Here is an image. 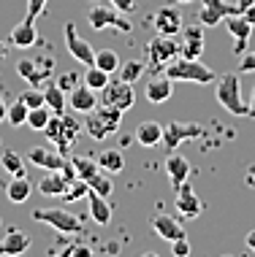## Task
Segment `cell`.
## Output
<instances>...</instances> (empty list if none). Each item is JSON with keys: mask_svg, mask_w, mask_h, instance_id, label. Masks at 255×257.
<instances>
[{"mask_svg": "<svg viewBox=\"0 0 255 257\" xmlns=\"http://www.w3.org/2000/svg\"><path fill=\"white\" fill-rule=\"evenodd\" d=\"M166 76L171 81H190V84H209V81H215V71H209L201 62V57L190 60V57H182V54L166 65Z\"/></svg>", "mask_w": 255, "mask_h": 257, "instance_id": "cell-1", "label": "cell"}, {"mask_svg": "<svg viewBox=\"0 0 255 257\" xmlns=\"http://www.w3.org/2000/svg\"><path fill=\"white\" fill-rule=\"evenodd\" d=\"M215 98L228 114L233 116H247V103L242 98V81H239L236 73H225L217 79L215 87Z\"/></svg>", "mask_w": 255, "mask_h": 257, "instance_id": "cell-2", "label": "cell"}, {"mask_svg": "<svg viewBox=\"0 0 255 257\" xmlns=\"http://www.w3.org/2000/svg\"><path fill=\"white\" fill-rule=\"evenodd\" d=\"M120 122H122V111L114 108V106H106V103H101V106H95L87 114L84 127H87V133L93 136L95 141H101V138H106L109 133H117Z\"/></svg>", "mask_w": 255, "mask_h": 257, "instance_id": "cell-3", "label": "cell"}, {"mask_svg": "<svg viewBox=\"0 0 255 257\" xmlns=\"http://www.w3.org/2000/svg\"><path fill=\"white\" fill-rule=\"evenodd\" d=\"M79 127L81 124L76 122V119H71V116H65V114H52V119H49V124L44 127V133H46V138L57 147L60 152H65L73 147V141H76V136H79Z\"/></svg>", "mask_w": 255, "mask_h": 257, "instance_id": "cell-4", "label": "cell"}, {"mask_svg": "<svg viewBox=\"0 0 255 257\" xmlns=\"http://www.w3.org/2000/svg\"><path fill=\"white\" fill-rule=\"evenodd\" d=\"M33 219L36 222H46V225H52L54 230L60 233H81V219L73 217L71 211H65V208H36L33 211Z\"/></svg>", "mask_w": 255, "mask_h": 257, "instance_id": "cell-5", "label": "cell"}, {"mask_svg": "<svg viewBox=\"0 0 255 257\" xmlns=\"http://www.w3.org/2000/svg\"><path fill=\"white\" fill-rule=\"evenodd\" d=\"M206 130L196 122H168L163 124V144L166 152H177L182 141H193V138H201Z\"/></svg>", "mask_w": 255, "mask_h": 257, "instance_id": "cell-6", "label": "cell"}, {"mask_svg": "<svg viewBox=\"0 0 255 257\" xmlns=\"http://www.w3.org/2000/svg\"><path fill=\"white\" fill-rule=\"evenodd\" d=\"M147 57H149L147 62L152 68H163L166 71L168 62L179 57V44L174 41V36H160L157 33V38H152L147 46Z\"/></svg>", "mask_w": 255, "mask_h": 257, "instance_id": "cell-7", "label": "cell"}, {"mask_svg": "<svg viewBox=\"0 0 255 257\" xmlns=\"http://www.w3.org/2000/svg\"><path fill=\"white\" fill-rule=\"evenodd\" d=\"M101 103L114 106V108H120L122 114H125V111H130V108H133V103H136L133 87H130L128 81H122V79L109 81V84L101 89Z\"/></svg>", "mask_w": 255, "mask_h": 257, "instance_id": "cell-8", "label": "cell"}, {"mask_svg": "<svg viewBox=\"0 0 255 257\" xmlns=\"http://www.w3.org/2000/svg\"><path fill=\"white\" fill-rule=\"evenodd\" d=\"M52 71H54V60L52 57H36V60H19L17 62V73L33 87L46 84Z\"/></svg>", "mask_w": 255, "mask_h": 257, "instance_id": "cell-9", "label": "cell"}, {"mask_svg": "<svg viewBox=\"0 0 255 257\" xmlns=\"http://www.w3.org/2000/svg\"><path fill=\"white\" fill-rule=\"evenodd\" d=\"M122 11H117V9H109V6H93L87 14V22L93 30H106V27H117V30H122V33H130V22L128 19H122L120 17Z\"/></svg>", "mask_w": 255, "mask_h": 257, "instance_id": "cell-10", "label": "cell"}, {"mask_svg": "<svg viewBox=\"0 0 255 257\" xmlns=\"http://www.w3.org/2000/svg\"><path fill=\"white\" fill-rule=\"evenodd\" d=\"M239 14L236 3H225V0H201V11H198V22L204 27H215L225 22V17Z\"/></svg>", "mask_w": 255, "mask_h": 257, "instance_id": "cell-11", "label": "cell"}, {"mask_svg": "<svg viewBox=\"0 0 255 257\" xmlns=\"http://www.w3.org/2000/svg\"><path fill=\"white\" fill-rule=\"evenodd\" d=\"M65 49L71 52V57L79 60L81 65H93V62H95L93 46H90L87 41L79 36V30H76V25H73V22L65 25Z\"/></svg>", "mask_w": 255, "mask_h": 257, "instance_id": "cell-12", "label": "cell"}, {"mask_svg": "<svg viewBox=\"0 0 255 257\" xmlns=\"http://www.w3.org/2000/svg\"><path fill=\"white\" fill-rule=\"evenodd\" d=\"M27 160H30L33 165H38V168H44V171H63L68 165L63 152L49 149V147H30L27 149Z\"/></svg>", "mask_w": 255, "mask_h": 257, "instance_id": "cell-13", "label": "cell"}, {"mask_svg": "<svg viewBox=\"0 0 255 257\" xmlns=\"http://www.w3.org/2000/svg\"><path fill=\"white\" fill-rule=\"evenodd\" d=\"M204 52V25H188L182 27V44H179V54L190 60H198Z\"/></svg>", "mask_w": 255, "mask_h": 257, "instance_id": "cell-14", "label": "cell"}, {"mask_svg": "<svg viewBox=\"0 0 255 257\" xmlns=\"http://www.w3.org/2000/svg\"><path fill=\"white\" fill-rule=\"evenodd\" d=\"M174 206H177V211L182 214L185 219H198V217H201V211H204V203L198 200L196 192L190 190V184H188V182H185V184L177 190Z\"/></svg>", "mask_w": 255, "mask_h": 257, "instance_id": "cell-15", "label": "cell"}, {"mask_svg": "<svg viewBox=\"0 0 255 257\" xmlns=\"http://www.w3.org/2000/svg\"><path fill=\"white\" fill-rule=\"evenodd\" d=\"M225 27H228V33H231L233 38H236V46H233V52H236V54H244V46H247V41H250V33H252L250 19H247L242 11H239V14H231V17H225Z\"/></svg>", "mask_w": 255, "mask_h": 257, "instance_id": "cell-16", "label": "cell"}, {"mask_svg": "<svg viewBox=\"0 0 255 257\" xmlns=\"http://www.w3.org/2000/svg\"><path fill=\"white\" fill-rule=\"evenodd\" d=\"M182 14L174 9V3L171 6H163L160 11L155 14V30L160 33V36H177V33H182Z\"/></svg>", "mask_w": 255, "mask_h": 257, "instance_id": "cell-17", "label": "cell"}, {"mask_svg": "<svg viewBox=\"0 0 255 257\" xmlns=\"http://www.w3.org/2000/svg\"><path fill=\"white\" fill-rule=\"evenodd\" d=\"M9 41L11 46H17V49H27V46H36L38 44V30H36V19H22L19 25L11 27L9 33Z\"/></svg>", "mask_w": 255, "mask_h": 257, "instance_id": "cell-18", "label": "cell"}, {"mask_svg": "<svg viewBox=\"0 0 255 257\" xmlns=\"http://www.w3.org/2000/svg\"><path fill=\"white\" fill-rule=\"evenodd\" d=\"M68 184H71V179H68L63 171H49L38 182V192L44 198H63L65 190H68Z\"/></svg>", "mask_w": 255, "mask_h": 257, "instance_id": "cell-19", "label": "cell"}, {"mask_svg": "<svg viewBox=\"0 0 255 257\" xmlns=\"http://www.w3.org/2000/svg\"><path fill=\"white\" fill-rule=\"evenodd\" d=\"M166 173H168V179H171V187L179 190V187L188 182V176H190L188 157L177 155V152H168V157H166Z\"/></svg>", "mask_w": 255, "mask_h": 257, "instance_id": "cell-20", "label": "cell"}, {"mask_svg": "<svg viewBox=\"0 0 255 257\" xmlns=\"http://www.w3.org/2000/svg\"><path fill=\"white\" fill-rule=\"evenodd\" d=\"M171 92H174V81H171L168 76H157V79H152V81L147 84V89H144L147 100L155 103V106L166 103V100L171 98Z\"/></svg>", "mask_w": 255, "mask_h": 257, "instance_id": "cell-21", "label": "cell"}, {"mask_svg": "<svg viewBox=\"0 0 255 257\" xmlns=\"http://www.w3.org/2000/svg\"><path fill=\"white\" fill-rule=\"evenodd\" d=\"M95 106H98L95 89H90L87 84H76L71 89V108L73 111H79V114H90Z\"/></svg>", "mask_w": 255, "mask_h": 257, "instance_id": "cell-22", "label": "cell"}, {"mask_svg": "<svg viewBox=\"0 0 255 257\" xmlns=\"http://www.w3.org/2000/svg\"><path fill=\"white\" fill-rule=\"evenodd\" d=\"M152 227H155V233L160 235L163 241H177V238H185V230H182V225L174 219V217H166V214H157V217L152 219Z\"/></svg>", "mask_w": 255, "mask_h": 257, "instance_id": "cell-23", "label": "cell"}, {"mask_svg": "<svg viewBox=\"0 0 255 257\" xmlns=\"http://www.w3.org/2000/svg\"><path fill=\"white\" fill-rule=\"evenodd\" d=\"M30 249V235H25L22 230H9L0 241V254H22Z\"/></svg>", "mask_w": 255, "mask_h": 257, "instance_id": "cell-24", "label": "cell"}, {"mask_svg": "<svg viewBox=\"0 0 255 257\" xmlns=\"http://www.w3.org/2000/svg\"><path fill=\"white\" fill-rule=\"evenodd\" d=\"M87 203H90V217H93V222H98V225H109V222H112V206L106 203L103 195H98L95 190H90Z\"/></svg>", "mask_w": 255, "mask_h": 257, "instance_id": "cell-25", "label": "cell"}, {"mask_svg": "<svg viewBox=\"0 0 255 257\" xmlns=\"http://www.w3.org/2000/svg\"><path fill=\"white\" fill-rule=\"evenodd\" d=\"M136 141L141 144V147H157V144L163 141V124L160 122H141L139 127H136Z\"/></svg>", "mask_w": 255, "mask_h": 257, "instance_id": "cell-26", "label": "cell"}, {"mask_svg": "<svg viewBox=\"0 0 255 257\" xmlns=\"http://www.w3.org/2000/svg\"><path fill=\"white\" fill-rule=\"evenodd\" d=\"M6 195H9L11 203H25V200L33 195L30 179H27V176H14L9 182V187H6Z\"/></svg>", "mask_w": 255, "mask_h": 257, "instance_id": "cell-27", "label": "cell"}, {"mask_svg": "<svg viewBox=\"0 0 255 257\" xmlns=\"http://www.w3.org/2000/svg\"><path fill=\"white\" fill-rule=\"evenodd\" d=\"M44 98H46V106L52 108V114H65V89L57 81H52V79L46 81Z\"/></svg>", "mask_w": 255, "mask_h": 257, "instance_id": "cell-28", "label": "cell"}, {"mask_svg": "<svg viewBox=\"0 0 255 257\" xmlns=\"http://www.w3.org/2000/svg\"><path fill=\"white\" fill-rule=\"evenodd\" d=\"M95 160H98L101 171H106V173H120L125 168V157H122L120 149H103Z\"/></svg>", "mask_w": 255, "mask_h": 257, "instance_id": "cell-29", "label": "cell"}, {"mask_svg": "<svg viewBox=\"0 0 255 257\" xmlns=\"http://www.w3.org/2000/svg\"><path fill=\"white\" fill-rule=\"evenodd\" d=\"M93 65H98L101 71H106V73H117L120 65H122V60H120V54H117L114 49H101V52H95Z\"/></svg>", "mask_w": 255, "mask_h": 257, "instance_id": "cell-30", "label": "cell"}, {"mask_svg": "<svg viewBox=\"0 0 255 257\" xmlns=\"http://www.w3.org/2000/svg\"><path fill=\"white\" fill-rule=\"evenodd\" d=\"M71 163H73V168H76V176L84 179V182H90L95 173H101L98 160H93V157H81V155H76V157H71Z\"/></svg>", "mask_w": 255, "mask_h": 257, "instance_id": "cell-31", "label": "cell"}, {"mask_svg": "<svg viewBox=\"0 0 255 257\" xmlns=\"http://www.w3.org/2000/svg\"><path fill=\"white\" fill-rule=\"evenodd\" d=\"M144 71H147V62L144 60H128L120 65V79L128 81V84H136V81L144 76Z\"/></svg>", "mask_w": 255, "mask_h": 257, "instance_id": "cell-32", "label": "cell"}, {"mask_svg": "<svg viewBox=\"0 0 255 257\" xmlns=\"http://www.w3.org/2000/svg\"><path fill=\"white\" fill-rule=\"evenodd\" d=\"M49 119H52V108L49 106H38V108L27 111V127L30 130H41V133H44V127L49 124Z\"/></svg>", "mask_w": 255, "mask_h": 257, "instance_id": "cell-33", "label": "cell"}, {"mask_svg": "<svg viewBox=\"0 0 255 257\" xmlns=\"http://www.w3.org/2000/svg\"><path fill=\"white\" fill-rule=\"evenodd\" d=\"M109 76H112V73L101 71L98 65H87V73H84V84H87L90 89H95V92H101V89L106 87L109 81H112V79H109Z\"/></svg>", "mask_w": 255, "mask_h": 257, "instance_id": "cell-34", "label": "cell"}, {"mask_svg": "<svg viewBox=\"0 0 255 257\" xmlns=\"http://www.w3.org/2000/svg\"><path fill=\"white\" fill-rule=\"evenodd\" d=\"M27 108L22 100H14L11 106H9V111H6V119H9V124L11 127H22V124H27Z\"/></svg>", "mask_w": 255, "mask_h": 257, "instance_id": "cell-35", "label": "cell"}, {"mask_svg": "<svg viewBox=\"0 0 255 257\" xmlns=\"http://www.w3.org/2000/svg\"><path fill=\"white\" fill-rule=\"evenodd\" d=\"M0 163H3V168L11 173V176H25V165H22V157L17 155V152L6 149L3 157H0Z\"/></svg>", "mask_w": 255, "mask_h": 257, "instance_id": "cell-36", "label": "cell"}, {"mask_svg": "<svg viewBox=\"0 0 255 257\" xmlns=\"http://www.w3.org/2000/svg\"><path fill=\"white\" fill-rule=\"evenodd\" d=\"M19 100H22L27 108H38V106H46L44 89H38V87H30V89H25V92L19 95Z\"/></svg>", "mask_w": 255, "mask_h": 257, "instance_id": "cell-37", "label": "cell"}, {"mask_svg": "<svg viewBox=\"0 0 255 257\" xmlns=\"http://www.w3.org/2000/svg\"><path fill=\"white\" fill-rule=\"evenodd\" d=\"M87 192H90V184L84 182V179H73L71 184H68V190H65V200H79V198H87Z\"/></svg>", "mask_w": 255, "mask_h": 257, "instance_id": "cell-38", "label": "cell"}, {"mask_svg": "<svg viewBox=\"0 0 255 257\" xmlns=\"http://www.w3.org/2000/svg\"><path fill=\"white\" fill-rule=\"evenodd\" d=\"M87 184H90V190H95V192H98V195H103V198L112 195V179L103 176V173H95V176L90 179Z\"/></svg>", "mask_w": 255, "mask_h": 257, "instance_id": "cell-39", "label": "cell"}, {"mask_svg": "<svg viewBox=\"0 0 255 257\" xmlns=\"http://www.w3.org/2000/svg\"><path fill=\"white\" fill-rule=\"evenodd\" d=\"M46 6H49V0H27V19H38L41 14L46 11Z\"/></svg>", "mask_w": 255, "mask_h": 257, "instance_id": "cell-40", "label": "cell"}, {"mask_svg": "<svg viewBox=\"0 0 255 257\" xmlns=\"http://www.w3.org/2000/svg\"><path fill=\"white\" fill-rule=\"evenodd\" d=\"M171 254H174V257H188V254H190V241H188V235H185V238L171 241Z\"/></svg>", "mask_w": 255, "mask_h": 257, "instance_id": "cell-41", "label": "cell"}, {"mask_svg": "<svg viewBox=\"0 0 255 257\" xmlns=\"http://www.w3.org/2000/svg\"><path fill=\"white\" fill-rule=\"evenodd\" d=\"M255 71V52L244 54L242 62H239V73H252Z\"/></svg>", "mask_w": 255, "mask_h": 257, "instance_id": "cell-42", "label": "cell"}, {"mask_svg": "<svg viewBox=\"0 0 255 257\" xmlns=\"http://www.w3.org/2000/svg\"><path fill=\"white\" fill-rule=\"evenodd\" d=\"M76 81H79V76H76V73H63V76L57 79V84H60V87H63L65 92H68V89H73V87H76Z\"/></svg>", "mask_w": 255, "mask_h": 257, "instance_id": "cell-43", "label": "cell"}, {"mask_svg": "<svg viewBox=\"0 0 255 257\" xmlns=\"http://www.w3.org/2000/svg\"><path fill=\"white\" fill-rule=\"evenodd\" d=\"M112 3H114V9L122 11V14H130L136 9V0H112Z\"/></svg>", "mask_w": 255, "mask_h": 257, "instance_id": "cell-44", "label": "cell"}, {"mask_svg": "<svg viewBox=\"0 0 255 257\" xmlns=\"http://www.w3.org/2000/svg\"><path fill=\"white\" fill-rule=\"evenodd\" d=\"M247 116H250V119H255V87H252L250 100H247Z\"/></svg>", "mask_w": 255, "mask_h": 257, "instance_id": "cell-45", "label": "cell"}, {"mask_svg": "<svg viewBox=\"0 0 255 257\" xmlns=\"http://www.w3.org/2000/svg\"><path fill=\"white\" fill-rule=\"evenodd\" d=\"M6 111H9V106H6V98L0 95V122H6Z\"/></svg>", "mask_w": 255, "mask_h": 257, "instance_id": "cell-46", "label": "cell"}, {"mask_svg": "<svg viewBox=\"0 0 255 257\" xmlns=\"http://www.w3.org/2000/svg\"><path fill=\"white\" fill-rule=\"evenodd\" d=\"M236 6H239V11H247L250 6H255V0H236Z\"/></svg>", "mask_w": 255, "mask_h": 257, "instance_id": "cell-47", "label": "cell"}, {"mask_svg": "<svg viewBox=\"0 0 255 257\" xmlns=\"http://www.w3.org/2000/svg\"><path fill=\"white\" fill-rule=\"evenodd\" d=\"M242 14H244L247 19H250V25L255 27V6H250V9H247V11H242Z\"/></svg>", "mask_w": 255, "mask_h": 257, "instance_id": "cell-48", "label": "cell"}, {"mask_svg": "<svg viewBox=\"0 0 255 257\" xmlns=\"http://www.w3.org/2000/svg\"><path fill=\"white\" fill-rule=\"evenodd\" d=\"M247 246H250L252 252H255V230H250V233H247Z\"/></svg>", "mask_w": 255, "mask_h": 257, "instance_id": "cell-49", "label": "cell"}, {"mask_svg": "<svg viewBox=\"0 0 255 257\" xmlns=\"http://www.w3.org/2000/svg\"><path fill=\"white\" fill-rule=\"evenodd\" d=\"M9 46H11V44H6V41H0V60H3L6 54H9Z\"/></svg>", "mask_w": 255, "mask_h": 257, "instance_id": "cell-50", "label": "cell"}, {"mask_svg": "<svg viewBox=\"0 0 255 257\" xmlns=\"http://www.w3.org/2000/svg\"><path fill=\"white\" fill-rule=\"evenodd\" d=\"M247 184H255V165L250 168V173H247Z\"/></svg>", "mask_w": 255, "mask_h": 257, "instance_id": "cell-51", "label": "cell"}, {"mask_svg": "<svg viewBox=\"0 0 255 257\" xmlns=\"http://www.w3.org/2000/svg\"><path fill=\"white\" fill-rule=\"evenodd\" d=\"M174 6H182V3H193V0H171Z\"/></svg>", "mask_w": 255, "mask_h": 257, "instance_id": "cell-52", "label": "cell"}]
</instances>
